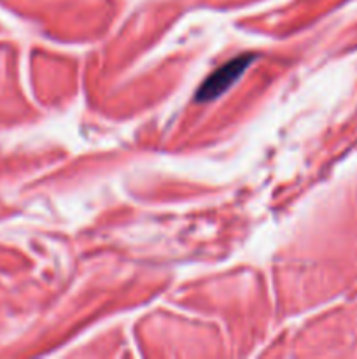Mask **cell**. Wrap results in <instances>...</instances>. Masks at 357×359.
I'll return each instance as SVG.
<instances>
[{"label":"cell","instance_id":"obj_1","mask_svg":"<svg viewBox=\"0 0 357 359\" xmlns=\"http://www.w3.org/2000/svg\"><path fill=\"white\" fill-rule=\"evenodd\" d=\"M258 58L255 55H241L237 56L234 60L227 62L226 65H223L220 69H217L212 76L206 77L205 83L200 86L198 95H196V100L200 102H209L217 98L219 95H223L227 88H231L234 84V81L248 69L254 60Z\"/></svg>","mask_w":357,"mask_h":359}]
</instances>
